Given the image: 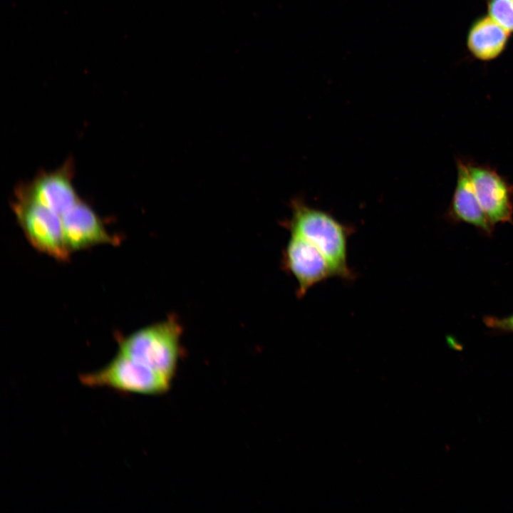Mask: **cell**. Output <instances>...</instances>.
Instances as JSON below:
<instances>
[{"label":"cell","mask_w":513,"mask_h":513,"mask_svg":"<svg viewBox=\"0 0 513 513\" xmlns=\"http://www.w3.org/2000/svg\"><path fill=\"white\" fill-rule=\"evenodd\" d=\"M488 15L508 32H513V0H487Z\"/></svg>","instance_id":"8fae6325"},{"label":"cell","mask_w":513,"mask_h":513,"mask_svg":"<svg viewBox=\"0 0 513 513\" xmlns=\"http://www.w3.org/2000/svg\"><path fill=\"white\" fill-rule=\"evenodd\" d=\"M283 264L297 282L298 297H303L314 286L335 276L323 254L311 242L294 234L286 245Z\"/></svg>","instance_id":"52a82bcc"},{"label":"cell","mask_w":513,"mask_h":513,"mask_svg":"<svg viewBox=\"0 0 513 513\" xmlns=\"http://www.w3.org/2000/svg\"><path fill=\"white\" fill-rule=\"evenodd\" d=\"M182 326L170 316L118 339L119 352L172 380L180 353Z\"/></svg>","instance_id":"7a4b0ae2"},{"label":"cell","mask_w":513,"mask_h":513,"mask_svg":"<svg viewBox=\"0 0 513 513\" xmlns=\"http://www.w3.org/2000/svg\"><path fill=\"white\" fill-rule=\"evenodd\" d=\"M61 217L65 241L71 252L100 244H115L118 240L108 232L102 219L81 199Z\"/></svg>","instance_id":"ba28073f"},{"label":"cell","mask_w":513,"mask_h":513,"mask_svg":"<svg viewBox=\"0 0 513 513\" xmlns=\"http://www.w3.org/2000/svg\"><path fill=\"white\" fill-rule=\"evenodd\" d=\"M509 33L489 15L483 16L470 27L467 46L475 58L483 61H492L504 51Z\"/></svg>","instance_id":"30bf717a"},{"label":"cell","mask_w":513,"mask_h":513,"mask_svg":"<svg viewBox=\"0 0 513 513\" xmlns=\"http://www.w3.org/2000/svg\"><path fill=\"white\" fill-rule=\"evenodd\" d=\"M80 381L91 388H106L121 393L160 395L171 380L153 369L118 353L104 368L80 375Z\"/></svg>","instance_id":"3957f363"},{"label":"cell","mask_w":513,"mask_h":513,"mask_svg":"<svg viewBox=\"0 0 513 513\" xmlns=\"http://www.w3.org/2000/svg\"><path fill=\"white\" fill-rule=\"evenodd\" d=\"M456 168V185L446 217L452 222L470 224L484 235L491 236L494 225L487 218L479 202L470 176L467 160L457 157Z\"/></svg>","instance_id":"9c48e42d"},{"label":"cell","mask_w":513,"mask_h":513,"mask_svg":"<svg viewBox=\"0 0 513 513\" xmlns=\"http://www.w3.org/2000/svg\"><path fill=\"white\" fill-rule=\"evenodd\" d=\"M484 325L489 329L502 333H513V314L506 317L486 316L483 318Z\"/></svg>","instance_id":"7c38bea8"},{"label":"cell","mask_w":513,"mask_h":513,"mask_svg":"<svg viewBox=\"0 0 513 513\" xmlns=\"http://www.w3.org/2000/svg\"><path fill=\"white\" fill-rule=\"evenodd\" d=\"M73 160L68 159L56 170L39 172L32 181L19 185L15 191L61 216L81 200L73 185Z\"/></svg>","instance_id":"8992f818"},{"label":"cell","mask_w":513,"mask_h":513,"mask_svg":"<svg viewBox=\"0 0 513 513\" xmlns=\"http://www.w3.org/2000/svg\"><path fill=\"white\" fill-rule=\"evenodd\" d=\"M289 222L291 234L300 237L316 247L329 261L334 275L353 280L355 274L348 264V239L353 232L330 214L301 202L293 204Z\"/></svg>","instance_id":"6da1fadb"},{"label":"cell","mask_w":513,"mask_h":513,"mask_svg":"<svg viewBox=\"0 0 513 513\" xmlns=\"http://www.w3.org/2000/svg\"><path fill=\"white\" fill-rule=\"evenodd\" d=\"M479 202L489 221L513 225V185L490 165L467 160Z\"/></svg>","instance_id":"5b68a950"},{"label":"cell","mask_w":513,"mask_h":513,"mask_svg":"<svg viewBox=\"0 0 513 513\" xmlns=\"http://www.w3.org/2000/svg\"><path fill=\"white\" fill-rule=\"evenodd\" d=\"M11 207L19 224L35 249L58 261L68 259L71 252L65 241L60 214L16 191Z\"/></svg>","instance_id":"277c9868"}]
</instances>
